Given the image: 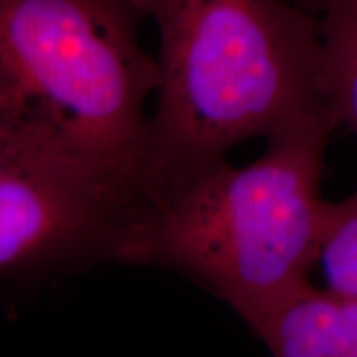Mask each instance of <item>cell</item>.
I'll return each mask as SVG.
<instances>
[{
  "label": "cell",
  "instance_id": "obj_1",
  "mask_svg": "<svg viewBox=\"0 0 357 357\" xmlns=\"http://www.w3.org/2000/svg\"><path fill=\"white\" fill-rule=\"evenodd\" d=\"M159 33L144 200L245 141L333 119L319 19L289 0H136ZM336 124V121H334Z\"/></svg>",
  "mask_w": 357,
  "mask_h": 357
},
{
  "label": "cell",
  "instance_id": "obj_4",
  "mask_svg": "<svg viewBox=\"0 0 357 357\" xmlns=\"http://www.w3.org/2000/svg\"><path fill=\"white\" fill-rule=\"evenodd\" d=\"M142 197L136 181L60 158L0 128V278L119 263Z\"/></svg>",
  "mask_w": 357,
  "mask_h": 357
},
{
  "label": "cell",
  "instance_id": "obj_7",
  "mask_svg": "<svg viewBox=\"0 0 357 357\" xmlns=\"http://www.w3.org/2000/svg\"><path fill=\"white\" fill-rule=\"evenodd\" d=\"M318 263L326 287L357 296V190L341 202H326Z\"/></svg>",
  "mask_w": 357,
  "mask_h": 357
},
{
  "label": "cell",
  "instance_id": "obj_6",
  "mask_svg": "<svg viewBox=\"0 0 357 357\" xmlns=\"http://www.w3.org/2000/svg\"><path fill=\"white\" fill-rule=\"evenodd\" d=\"M318 19L326 98L336 126L357 136V0H331Z\"/></svg>",
  "mask_w": 357,
  "mask_h": 357
},
{
  "label": "cell",
  "instance_id": "obj_3",
  "mask_svg": "<svg viewBox=\"0 0 357 357\" xmlns=\"http://www.w3.org/2000/svg\"><path fill=\"white\" fill-rule=\"evenodd\" d=\"M141 20L136 0H0V128L142 187L159 70Z\"/></svg>",
  "mask_w": 357,
  "mask_h": 357
},
{
  "label": "cell",
  "instance_id": "obj_8",
  "mask_svg": "<svg viewBox=\"0 0 357 357\" xmlns=\"http://www.w3.org/2000/svg\"><path fill=\"white\" fill-rule=\"evenodd\" d=\"M294 6L301 7L303 10H306L311 15L319 17L324 12V8L331 3V0H289Z\"/></svg>",
  "mask_w": 357,
  "mask_h": 357
},
{
  "label": "cell",
  "instance_id": "obj_2",
  "mask_svg": "<svg viewBox=\"0 0 357 357\" xmlns=\"http://www.w3.org/2000/svg\"><path fill=\"white\" fill-rule=\"evenodd\" d=\"M336 128L318 118L266 141L245 166L222 160L147 199L119 263L171 268L204 284L252 328L318 263L324 149Z\"/></svg>",
  "mask_w": 357,
  "mask_h": 357
},
{
  "label": "cell",
  "instance_id": "obj_5",
  "mask_svg": "<svg viewBox=\"0 0 357 357\" xmlns=\"http://www.w3.org/2000/svg\"><path fill=\"white\" fill-rule=\"evenodd\" d=\"M250 329L276 357H357V296L307 281Z\"/></svg>",
  "mask_w": 357,
  "mask_h": 357
}]
</instances>
